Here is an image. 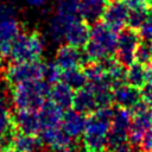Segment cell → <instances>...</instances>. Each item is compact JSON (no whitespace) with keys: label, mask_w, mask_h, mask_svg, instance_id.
I'll return each mask as SVG.
<instances>
[{"label":"cell","mask_w":152,"mask_h":152,"mask_svg":"<svg viewBox=\"0 0 152 152\" xmlns=\"http://www.w3.org/2000/svg\"><path fill=\"white\" fill-rule=\"evenodd\" d=\"M114 108H99L87 116L83 138L84 152H106L107 135L112 126Z\"/></svg>","instance_id":"1"},{"label":"cell","mask_w":152,"mask_h":152,"mask_svg":"<svg viewBox=\"0 0 152 152\" xmlns=\"http://www.w3.org/2000/svg\"><path fill=\"white\" fill-rule=\"evenodd\" d=\"M118 45L116 31L108 27L104 23H95L90 27L88 43L84 53L90 62H101L115 56Z\"/></svg>","instance_id":"2"},{"label":"cell","mask_w":152,"mask_h":152,"mask_svg":"<svg viewBox=\"0 0 152 152\" xmlns=\"http://www.w3.org/2000/svg\"><path fill=\"white\" fill-rule=\"evenodd\" d=\"M51 86L44 80L28 81L12 87V102L15 109L39 110L49 100Z\"/></svg>","instance_id":"3"},{"label":"cell","mask_w":152,"mask_h":152,"mask_svg":"<svg viewBox=\"0 0 152 152\" xmlns=\"http://www.w3.org/2000/svg\"><path fill=\"white\" fill-rule=\"evenodd\" d=\"M44 51V39L36 32H20L13 42L11 49V59L17 63L40 61Z\"/></svg>","instance_id":"4"},{"label":"cell","mask_w":152,"mask_h":152,"mask_svg":"<svg viewBox=\"0 0 152 152\" xmlns=\"http://www.w3.org/2000/svg\"><path fill=\"white\" fill-rule=\"evenodd\" d=\"M44 70L45 64L40 61L21 63L13 62V64L8 65V68L5 71V80L11 87H14L17 84L28 81L43 80Z\"/></svg>","instance_id":"5"},{"label":"cell","mask_w":152,"mask_h":152,"mask_svg":"<svg viewBox=\"0 0 152 152\" xmlns=\"http://www.w3.org/2000/svg\"><path fill=\"white\" fill-rule=\"evenodd\" d=\"M139 33L133 28H122L118 34L115 59L124 66H129L135 62V52L139 46Z\"/></svg>","instance_id":"6"},{"label":"cell","mask_w":152,"mask_h":152,"mask_svg":"<svg viewBox=\"0 0 152 152\" xmlns=\"http://www.w3.org/2000/svg\"><path fill=\"white\" fill-rule=\"evenodd\" d=\"M53 63L63 71L74 68H83L84 65L90 63V61L84 53V50L81 51V49L78 48L64 44L58 48Z\"/></svg>","instance_id":"7"},{"label":"cell","mask_w":152,"mask_h":152,"mask_svg":"<svg viewBox=\"0 0 152 152\" xmlns=\"http://www.w3.org/2000/svg\"><path fill=\"white\" fill-rule=\"evenodd\" d=\"M129 8L124 0H112L107 2L102 14V23L114 31H121L128 21Z\"/></svg>","instance_id":"8"},{"label":"cell","mask_w":152,"mask_h":152,"mask_svg":"<svg viewBox=\"0 0 152 152\" xmlns=\"http://www.w3.org/2000/svg\"><path fill=\"white\" fill-rule=\"evenodd\" d=\"M20 32V24L15 15L0 21V59L10 57L13 42Z\"/></svg>","instance_id":"9"},{"label":"cell","mask_w":152,"mask_h":152,"mask_svg":"<svg viewBox=\"0 0 152 152\" xmlns=\"http://www.w3.org/2000/svg\"><path fill=\"white\" fill-rule=\"evenodd\" d=\"M13 124L17 131L26 134L39 135L42 131V124L37 110L15 109V113L13 114Z\"/></svg>","instance_id":"10"},{"label":"cell","mask_w":152,"mask_h":152,"mask_svg":"<svg viewBox=\"0 0 152 152\" xmlns=\"http://www.w3.org/2000/svg\"><path fill=\"white\" fill-rule=\"evenodd\" d=\"M90 34V27L89 24L83 21L81 18H76L66 28L64 40L66 44L78 48V49H84L86 44L88 43Z\"/></svg>","instance_id":"11"},{"label":"cell","mask_w":152,"mask_h":152,"mask_svg":"<svg viewBox=\"0 0 152 152\" xmlns=\"http://www.w3.org/2000/svg\"><path fill=\"white\" fill-rule=\"evenodd\" d=\"M87 124V115L76 110V109H66L63 114L61 127L62 129L71 138H78L83 134Z\"/></svg>","instance_id":"12"},{"label":"cell","mask_w":152,"mask_h":152,"mask_svg":"<svg viewBox=\"0 0 152 152\" xmlns=\"http://www.w3.org/2000/svg\"><path fill=\"white\" fill-rule=\"evenodd\" d=\"M39 138L43 144L48 145L53 151L71 147V142H72V138L69 137L62 129V127L43 128L39 133Z\"/></svg>","instance_id":"13"},{"label":"cell","mask_w":152,"mask_h":152,"mask_svg":"<svg viewBox=\"0 0 152 152\" xmlns=\"http://www.w3.org/2000/svg\"><path fill=\"white\" fill-rule=\"evenodd\" d=\"M113 99L116 106L127 108L129 110L141 101L140 90L127 83L113 88Z\"/></svg>","instance_id":"14"},{"label":"cell","mask_w":152,"mask_h":152,"mask_svg":"<svg viewBox=\"0 0 152 152\" xmlns=\"http://www.w3.org/2000/svg\"><path fill=\"white\" fill-rule=\"evenodd\" d=\"M107 1L104 0H78V17L87 24H95L102 18Z\"/></svg>","instance_id":"15"},{"label":"cell","mask_w":152,"mask_h":152,"mask_svg":"<svg viewBox=\"0 0 152 152\" xmlns=\"http://www.w3.org/2000/svg\"><path fill=\"white\" fill-rule=\"evenodd\" d=\"M42 129L43 128H52V127H61L62 119H63V109L55 104L52 101L48 100L42 108L38 110Z\"/></svg>","instance_id":"16"},{"label":"cell","mask_w":152,"mask_h":152,"mask_svg":"<svg viewBox=\"0 0 152 152\" xmlns=\"http://www.w3.org/2000/svg\"><path fill=\"white\" fill-rule=\"evenodd\" d=\"M72 108L83 113L84 115H89V114L94 113L96 109H99L95 95L88 86L75 91L74 101H72Z\"/></svg>","instance_id":"17"},{"label":"cell","mask_w":152,"mask_h":152,"mask_svg":"<svg viewBox=\"0 0 152 152\" xmlns=\"http://www.w3.org/2000/svg\"><path fill=\"white\" fill-rule=\"evenodd\" d=\"M74 94H75V91L70 87H68L65 83L57 82V83L52 84L50 88L49 100L52 101L58 107H61L63 110H66L70 107H72Z\"/></svg>","instance_id":"18"},{"label":"cell","mask_w":152,"mask_h":152,"mask_svg":"<svg viewBox=\"0 0 152 152\" xmlns=\"http://www.w3.org/2000/svg\"><path fill=\"white\" fill-rule=\"evenodd\" d=\"M76 18H78V15L66 14V13H62V12L57 11V13L52 17V19L50 21V26H49L51 38L56 42L64 40L66 28Z\"/></svg>","instance_id":"19"},{"label":"cell","mask_w":152,"mask_h":152,"mask_svg":"<svg viewBox=\"0 0 152 152\" xmlns=\"http://www.w3.org/2000/svg\"><path fill=\"white\" fill-rule=\"evenodd\" d=\"M38 137L39 135H31L17 131L7 152H34V150L42 144V140Z\"/></svg>","instance_id":"20"},{"label":"cell","mask_w":152,"mask_h":152,"mask_svg":"<svg viewBox=\"0 0 152 152\" xmlns=\"http://www.w3.org/2000/svg\"><path fill=\"white\" fill-rule=\"evenodd\" d=\"M61 82L65 83L74 91L84 88L88 84V80L83 68H74L69 70H63L61 76Z\"/></svg>","instance_id":"21"},{"label":"cell","mask_w":152,"mask_h":152,"mask_svg":"<svg viewBox=\"0 0 152 152\" xmlns=\"http://www.w3.org/2000/svg\"><path fill=\"white\" fill-rule=\"evenodd\" d=\"M147 68H145L144 64H140L138 62H134L129 66H127L126 70V83L134 87V88H141L147 83Z\"/></svg>","instance_id":"22"},{"label":"cell","mask_w":152,"mask_h":152,"mask_svg":"<svg viewBox=\"0 0 152 152\" xmlns=\"http://www.w3.org/2000/svg\"><path fill=\"white\" fill-rule=\"evenodd\" d=\"M17 132L13 124V114L7 107L6 100L0 97V135H8Z\"/></svg>","instance_id":"23"},{"label":"cell","mask_w":152,"mask_h":152,"mask_svg":"<svg viewBox=\"0 0 152 152\" xmlns=\"http://www.w3.org/2000/svg\"><path fill=\"white\" fill-rule=\"evenodd\" d=\"M131 124H132V113H131V110L127 109V108H122V107L116 106L114 108L113 120H112V126L110 127L128 132V129L131 127Z\"/></svg>","instance_id":"24"},{"label":"cell","mask_w":152,"mask_h":152,"mask_svg":"<svg viewBox=\"0 0 152 152\" xmlns=\"http://www.w3.org/2000/svg\"><path fill=\"white\" fill-rule=\"evenodd\" d=\"M150 14V8L148 7H141V8H134V10H129V14H128V26L133 30L139 28L141 26V24L145 21V19L147 18V15Z\"/></svg>","instance_id":"25"},{"label":"cell","mask_w":152,"mask_h":152,"mask_svg":"<svg viewBox=\"0 0 152 152\" xmlns=\"http://www.w3.org/2000/svg\"><path fill=\"white\" fill-rule=\"evenodd\" d=\"M61 76H62V70L55 63L45 64V70H44L43 80L46 83L52 86V84H55L57 82H61Z\"/></svg>","instance_id":"26"},{"label":"cell","mask_w":152,"mask_h":152,"mask_svg":"<svg viewBox=\"0 0 152 152\" xmlns=\"http://www.w3.org/2000/svg\"><path fill=\"white\" fill-rule=\"evenodd\" d=\"M139 36L146 43H152V13L147 15L145 21L139 27Z\"/></svg>","instance_id":"27"},{"label":"cell","mask_w":152,"mask_h":152,"mask_svg":"<svg viewBox=\"0 0 152 152\" xmlns=\"http://www.w3.org/2000/svg\"><path fill=\"white\" fill-rule=\"evenodd\" d=\"M135 62L144 65L151 62V46H148L147 44H139L135 52Z\"/></svg>","instance_id":"28"},{"label":"cell","mask_w":152,"mask_h":152,"mask_svg":"<svg viewBox=\"0 0 152 152\" xmlns=\"http://www.w3.org/2000/svg\"><path fill=\"white\" fill-rule=\"evenodd\" d=\"M138 146L141 152H152V127L145 132Z\"/></svg>","instance_id":"29"},{"label":"cell","mask_w":152,"mask_h":152,"mask_svg":"<svg viewBox=\"0 0 152 152\" xmlns=\"http://www.w3.org/2000/svg\"><path fill=\"white\" fill-rule=\"evenodd\" d=\"M140 96L145 103L152 107V82H147L140 88Z\"/></svg>","instance_id":"30"},{"label":"cell","mask_w":152,"mask_h":152,"mask_svg":"<svg viewBox=\"0 0 152 152\" xmlns=\"http://www.w3.org/2000/svg\"><path fill=\"white\" fill-rule=\"evenodd\" d=\"M106 152H132V145L129 141H126L124 144H120L118 146L108 148Z\"/></svg>","instance_id":"31"},{"label":"cell","mask_w":152,"mask_h":152,"mask_svg":"<svg viewBox=\"0 0 152 152\" xmlns=\"http://www.w3.org/2000/svg\"><path fill=\"white\" fill-rule=\"evenodd\" d=\"M13 15H14V11L12 7L4 5V4H0V21L8 18V17H13Z\"/></svg>","instance_id":"32"},{"label":"cell","mask_w":152,"mask_h":152,"mask_svg":"<svg viewBox=\"0 0 152 152\" xmlns=\"http://www.w3.org/2000/svg\"><path fill=\"white\" fill-rule=\"evenodd\" d=\"M26 4H28L30 6H33V7H39V6H43L45 5L49 0H24Z\"/></svg>","instance_id":"33"},{"label":"cell","mask_w":152,"mask_h":152,"mask_svg":"<svg viewBox=\"0 0 152 152\" xmlns=\"http://www.w3.org/2000/svg\"><path fill=\"white\" fill-rule=\"evenodd\" d=\"M147 82H152V66L147 68Z\"/></svg>","instance_id":"34"},{"label":"cell","mask_w":152,"mask_h":152,"mask_svg":"<svg viewBox=\"0 0 152 152\" xmlns=\"http://www.w3.org/2000/svg\"><path fill=\"white\" fill-rule=\"evenodd\" d=\"M56 152H75V151L71 147H66V148H63V150H58Z\"/></svg>","instance_id":"35"},{"label":"cell","mask_w":152,"mask_h":152,"mask_svg":"<svg viewBox=\"0 0 152 152\" xmlns=\"http://www.w3.org/2000/svg\"><path fill=\"white\" fill-rule=\"evenodd\" d=\"M151 61H152V45H151Z\"/></svg>","instance_id":"36"},{"label":"cell","mask_w":152,"mask_h":152,"mask_svg":"<svg viewBox=\"0 0 152 152\" xmlns=\"http://www.w3.org/2000/svg\"><path fill=\"white\" fill-rule=\"evenodd\" d=\"M104 1H107V2H108V0H104Z\"/></svg>","instance_id":"37"},{"label":"cell","mask_w":152,"mask_h":152,"mask_svg":"<svg viewBox=\"0 0 152 152\" xmlns=\"http://www.w3.org/2000/svg\"><path fill=\"white\" fill-rule=\"evenodd\" d=\"M151 4H152V0H151Z\"/></svg>","instance_id":"38"}]
</instances>
